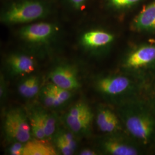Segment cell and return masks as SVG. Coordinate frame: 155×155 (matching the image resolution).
Masks as SVG:
<instances>
[{
  "mask_svg": "<svg viewBox=\"0 0 155 155\" xmlns=\"http://www.w3.org/2000/svg\"><path fill=\"white\" fill-rule=\"evenodd\" d=\"M111 33L102 30H91L83 33L81 39L82 45L89 49H98L107 46L114 41Z\"/></svg>",
  "mask_w": 155,
  "mask_h": 155,
  "instance_id": "7c38bea8",
  "label": "cell"
},
{
  "mask_svg": "<svg viewBox=\"0 0 155 155\" xmlns=\"http://www.w3.org/2000/svg\"></svg>",
  "mask_w": 155,
  "mask_h": 155,
  "instance_id": "4316f807",
  "label": "cell"
},
{
  "mask_svg": "<svg viewBox=\"0 0 155 155\" xmlns=\"http://www.w3.org/2000/svg\"><path fill=\"white\" fill-rule=\"evenodd\" d=\"M28 116L31 127L32 135L35 139L46 140L43 123L37 109L33 110Z\"/></svg>",
  "mask_w": 155,
  "mask_h": 155,
  "instance_id": "e0dca14e",
  "label": "cell"
},
{
  "mask_svg": "<svg viewBox=\"0 0 155 155\" xmlns=\"http://www.w3.org/2000/svg\"><path fill=\"white\" fill-rule=\"evenodd\" d=\"M49 77L52 83L63 89L72 91L80 87L77 72L71 66L61 64L55 67L50 72Z\"/></svg>",
  "mask_w": 155,
  "mask_h": 155,
  "instance_id": "ba28073f",
  "label": "cell"
},
{
  "mask_svg": "<svg viewBox=\"0 0 155 155\" xmlns=\"http://www.w3.org/2000/svg\"><path fill=\"white\" fill-rule=\"evenodd\" d=\"M19 94L25 98H32L40 91V79L36 76H31L22 81L18 87Z\"/></svg>",
  "mask_w": 155,
  "mask_h": 155,
  "instance_id": "9a60e30c",
  "label": "cell"
},
{
  "mask_svg": "<svg viewBox=\"0 0 155 155\" xmlns=\"http://www.w3.org/2000/svg\"><path fill=\"white\" fill-rule=\"evenodd\" d=\"M101 147L105 153L111 155H137V147L113 134L103 139L101 143Z\"/></svg>",
  "mask_w": 155,
  "mask_h": 155,
  "instance_id": "9c48e42d",
  "label": "cell"
},
{
  "mask_svg": "<svg viewBox=\"0 0 155 155\" xmlns=\"http://www.w3.org/2000/svg\"><path fill=\"white\" fill-rule=\"evenodd\" d=\"M24 143L18 141L13 142L8 149V154L11 155H23Z\"/></svg>",
  "mask_w": 155,
  "mask_h": 155,
  "instance_id": "603a6c76",
  "label": "cell"
},
{
  "mask_svg": "<svg viewBox=\"0 0 155 155\" xmlns=\"http://www.w3.org/2000/svg\"><path fill=\"white\" fill-rule=\"evenodd\" d=\"M39 95L41 102L48 108L54 109L62 105L47 86H45L40 90Z\"/></svg>",
  "mask_w": 155,
  "mask_h": 155,
  "instance_id": "ac0fdd59",
  "label": "cell"
},
{
  "mask_svg": "<svg viewBox=\"0 0 155 155\" xmlns=\"http://www.w3.org/2000/svg\"><path fill=\"white\" fill-rule=\"evenodd\" d=\"M55 136H56L64 140L74 150L77 149V143L75 139L76 136L70 130H67L64 129H59L55 133Z\"/></svg>",
  "mask_w": 155,
  "mask_h": 155,
  "instance_id": "ffe728a7",
  "label": "cell"
},
{
  "mask_svg": "<svg viewBox=\"0 0 155 155\" xmlns=\"http://www.w3.org/2000/svg\"><path fill=\"white\" fill-rule=\"evenodd\" d=\"M118 116L128 133L143 145L155 143V112L143 103L127 101L118 109Z\"/></svg>",
  "mask_w": 155,
  "mask_h": 155,
  "instance_id": "6da1fadb",
  "label": "cell"
},
{
  "mask_svg": "<svg viewBox=\"0 0 155 155\" xmlns=\"http://www.w3.org/2000/svg\"><path fill=\"white\" fill-rule=\"evenodd\" d=\"M43 123L45 136L46 139L53 136L56 129V119L53 114L48 113L42 108L36 109Z\"/></svg>",
  "mask_w": 155,
  "mask_h": 155,
  "instance_id": "2e32d148",
  "label": "cell"
},
{
  "mask_svg": "<svg viewBox=\"0 0 155 155\" xmlns=\"http://www.w3.org/2000/svg\"><path fill=\"white\" fill-rule=\"evenodd\" d=\"M6 64L11 74L15 75L31 74L35 69V62L29 56L12 54L6 59Z\"/></svg>",
  "mask_w": 155,
  "mask_h": 155,
  "instance_id": "8fae6325",
  "label": "cell"
},
{
  "mask_svg": "<svg viewBox=\"0 0 155 155\" xmlns=\"http://www.w3.org/2000/svg\"><path fill=\"white\" fill-rule=\"evenodd\" d=\"M45 140H30L24 143L23 155H56L55 148Z\"/></svg>",
  "mask_w": 155,
  "mask_h": 155,
  "instance_id": "5bb4252c",
  "label": "cell"
},
{
  "mask_svg": "<svg viewBox=\"0 0 155 155\" xmlns=\"http://www.w3.org/2000/svg\"><path fill=\"white\" fill-rule=\"evenodd\" d=\"M125 66L129 69L140 71L153 67L155 45H143L133 50L127 57Z\"/></svg>",
  "mask_w": 155,
  "mask_h": 155,
  "instance_id": "52a82bcc",
  "label": "cell"
},
{
  "mask_svg": "<svg viewBox=\"0 0 155 155\" xmlns=\"http://www.w3.org/2000/svg\"><path fill=\"white\" fill-rule=\"evenodd\" d=\"M132 28L140 32H155V1L146 6L134 18Z\"/></svg>",
  "mask_w": 155,
  "mask_h": 155,
  "instance_id": "4fadbf2b",
  "label": "cell"
},
{
  "mask_svg": "<svg viewBox=\"0 0 155 155\" xmlns=\"http://www.w3.org/2000/svg\"><path fill=\"white\" fill-rule=\"evenodd\" d=\"M4 130L6 140L12 143L18 141L25 143L31 138V127L28 116L21 108H13L7 111Z\"/></svg>",
  "mask_w": 155,
  "mask_h": 155,
  "instance_id": "277c9868",
  "label": "cell"
},
{
  "mask_svg": "<svg viewBox=\"0 0 155 155\" xmlns=\"http://www.w3.org/2000/svg\"><path fill=\"white\" fill-rule=\"evenodd\" d=\"M140 0H108L109 5L116 9H125L138 3Z\"/></svg>",
  "mask_w": 155,
  "mask_h": 155,
  "instance_id": "7402d4cb",
  "label": "cell"
},
{
  "mask_svg": "<svg viewBox=\"0 0 155 155\" xmlns=\"http://www.w3.org/2000/svg\"><path fill=\"white\" fill-rule=\"evenodd\" d=\"M70 5L75 10H80L85 5L87 0H67Z\"/></svg>",
  "mask_w": 155,
  "mask_h": 155,
  "instance_id": "cb8c5ba5",
  "label": "cell"
},
{
  "mask_svg": "<svg viewBox=\"0 0 155 155\" xmlns=\"http://www.w3.org/2000/svg\"><path fill=\"white\" fill-rule=\"evenodd\" d=\"M54 143L56 148L62 155H72L75 152V150L67 144L64 140L56 136L54 137Z\"/></svg>",
  "mask_w": 155,
  "mask_h": 155,
  "instance_id": "44dd1931",
  "label": "cell"
},
{
  "mask_svg": "<svg viewBox=\"0 0 155 155\" xmlns=\"http://www.w3.org/2000/svg\"><path fill=\"white\" fill-rule=\"evenodd\" d=\"M96 123L100 130L109 134H115L121 129V121L118 114L105 106L100 107L96 114Z\"/></svg>",
  "mask_w": 155,
  "mask_h": 155,
  "instance_id": "30bf717a",
  "label": "cell"
},
{
  "mask_svg": "<svg viewBox=\"0 0 155 155\" xmlns=\"http://www.w3.org/2000/svg\"><path fill=\"white\" fill-rule=\"evenodd\" d=\"M57 29L50 22H35L26 25L18 32L23 41L33 45H44L48 43L55 36Z\"/></svg>",
  "mask_w": 155,
  "mask_h": 155,
  "instance_id": "8992f818",
  "label": "cell"
},
{
  "mask_svg": "<svg viewBox=\"0 0 155 155\" xmlns=\"http://www.w3.org/2000/svg\"><path fill=\"white\" fill-rule=\"evenodd\" d=\"M95 88L104 98L111 101L125 100L136 90L137 85L131 78L122 75H110L99 78Z\"/></svg>",
  "mask_w": 155,
  "mask_h": 155,
  "instance_id": "3957f363",
  "label": "cell"
},
{
  "mask_svg": "<svg viewBox=\"0 0 155 155\" xmlns=\"http://www.w3.org/2000/svg\"><path fill=\"white\" fill-rule=\"evenodd\" d=\"M1 89H0V97L1 99L4 100L5 95L6 87L5 83L4 82V78H1Z\"/></svg>",
  "mask_w": 155,
  "mask_h": 155,
  "instance_id": "d4e9b609",
  "label": "cell"
},
{
  "mask_svg": "<svg viewBox=\"0 0 155 155\" xmlns=\"http://www.w3.org/2000/svg\"><path fill=\"white\" fill-rule=\"evenodd\" d=\"M79 155H96L97 153L90 148H84L79 152Z\"/></svg>",
  "mask_w": 155,
  "mask_h": 155,
  "instance_id": "484cf974",
  "label": "cell"
},
{
  "mask_svg": "<svg viewBox=\"0 0 155 155\" xmlns=\"http://www.w3.org/2000/svg\"><path fill=\"white\" fill-rule=\"evenodd\" d=\"M49 13L48 5L41 0L13 2L1 14V21L6 25L29 24L44 18Z\"/></svg>",
  "mask_w": 155,
  "mask_h": 155,
  "instance_id": "7a4b0ae2",
  "label": "cell"
},
{
  "mask_svg": "<svg viewBox=\"0 0 155 155\" xmlns=\"http://www.w3.org/2000/svg\"><path fill=\"white\" fill-rule=\"evenodd\" d=\"M47 86L62 105L67 102L71 97V91L63 89L52 83L48 84Z\"/></svg>",
  "mask_w": 155,
  "mask_h": 155,
  "instance_id": "d6986e66",
  "label": "cell"
},
{
  "mask_svg": "<svg viewBox=\"0 0 155 155\" xmlns=\"http://www.w3.org/2000/svg\"><path fill=\"white\" fill-rule=\"evenodd\" d=\"M94 114L87 104L79 101L72 106L64 117L68 130L78 137H87L91 133Z\"/></svg>",
  "mask_w": 155,
  "mask_h": 155,
  "instance_id": "5b68a950",
  "label": "cell"
}]
</instances>
